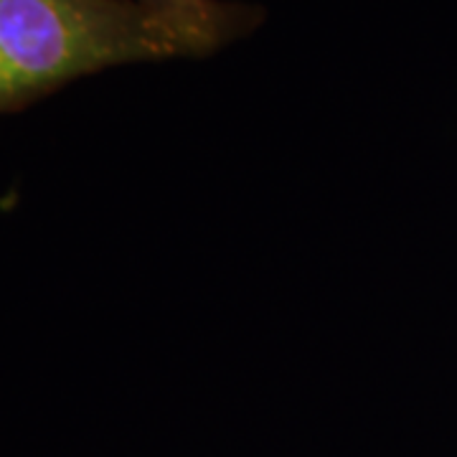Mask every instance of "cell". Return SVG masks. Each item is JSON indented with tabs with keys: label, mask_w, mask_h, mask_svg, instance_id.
I'll use <instances>...</instances> for the list:
<instances>
[{
	"label": "cell",
	"mask_w": 457,
	"mask_h": 457,
	"mask_svg": "<svg viewBox=\"0 0 457 457\" xmlns=\"http://www.w3.org/2000/svg\"><path fill=\"white\" fill-rule=\"evenodd\" d=\"M194 59L130 0H0V114L104 69Z\"/></svg>",
	"instance_id": "cell-1"
},
{
	"label": "cell",
	"mask_w": 457,
	"mask_h": 457,
	"mask_svg": "<svg viewBox=\"0 0 457 457\" xmlns=\"http://www.w3.org/2000/svg\"><path fill=\"white\" fill-rule=\"evenodd\" d=\"M186 41L194 59L242 38L262 21L260 8L231 0H130Z\"/></svg>",
	"instance_id": "cell-2"
}]
</instances>
